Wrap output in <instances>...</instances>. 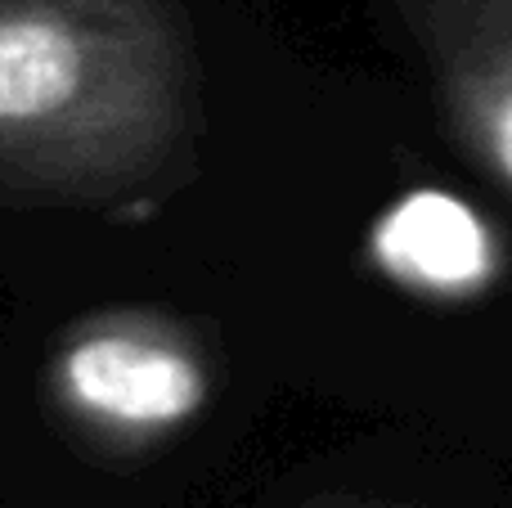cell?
I'll return each instance as SVG.
<instances>
[{"label": "cell", "mask_w": 512, "mask_h": 508, "mask_svg": "<svg viewBox=\"0 0 512 508\" xmlns=\"http://www.w3.org/2000/svg\"><path fill=\"white\" fill-rule=\"evenodd\" d=\"M454 144L512 194V0H391Z\"/></svg>", "instance_id": "obj_3"}, {"label": "cell", "mask_w": 512, "mask_h": 508, "mask_svg": "<svg viewBox=\"0 0 512 508\" xmlns=\"http://www.w3.org/2000/svg\"><path fill=\"white\" fill-rule=\"evenodd\" d=\"M203 72L176 0H0V194L131 203L198 167Z\"/></svg>", "instance_id": "obj_1"}, {"label": "cell", "mask_w": 512, "mask_h": 508, "mask_svg": "<svg viewBox=\"0 0 512 508\" xmlns=\"http://www.w3.org/2000/svg\"><path fill=\"white\" fill-rule=\"evenodd\" d=\"M50 392L77 437L104 455H144L176 437L212 396L203 333L158 311H99L68 324Z\"/></svg>", "instance_id": "obj_2"}, {"label": "cell", "mask_w": 512, "mask_h": 508, "mask_svg": "<svg viewBox=\"0 0 512 508\" xmlns=\"http://www.w3.org/2000/svg\"><path fill=\"white\" fill-rule=\"evenodd\" d=\"M297 508H400L387 500H364V495H315V500L297 504Z\"/></svg>", "instance_id": "obj_5"}, {"label": "cell", "mask_w": 512, "mask_h": 508, "mask_svg": "<svg viewBox=\"0 0 512 508\" xmlns=\"http://www.w3.org/2000/svg\"><path fill=\"white\" fill-rule=\"evenodd\" d=\"M382 261L400 279L436 293H463L490 270V239L468 207L436 194H418L382 225Z\"/></svg>", "instance_id": "obj_4"}]
</instances>
